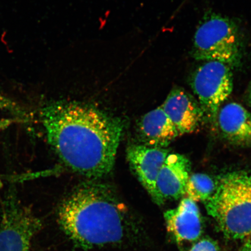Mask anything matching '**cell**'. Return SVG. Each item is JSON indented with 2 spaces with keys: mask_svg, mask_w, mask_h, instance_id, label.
Listing matches in <instances>:
<instances>
[{
  "mask_svg": "<svg viewBox=\"0 0 251 251\" xmlns=\"http://www.w3.org/2000/svg\"><path fill=\"white\" fill-rule=\"evenodd\" d=\"M40 117L48 143L72 170L93 178L112 171L124 131L120 119L74 102L52 103Z\"/></svg>",
  "mask_w": 251,
  "mask_h": 251,
  "instance_id": "cell-1",
  "label": "cell"
},
{
  "mask_svg": "<svg viewBox=\"0 0 251 251\" xmlns=\"http://www.w3.org/2000/svg\"><path fill=\"white\" fill-rule=\"evenodd\" d=\"M58 221L70 240L83 249L134 241L139 230L114 191L98 183L72 191L59 207Z\"/></svg>",
  "mask_w": 251,
  "mask_h": 251,
  "instance_id": "cell-2",
  "label": "cell"
},
{
  "mask_svg": "<svg viewBox=\"0 0 251 251\" xmlns=\"http://www.w3.org/2000/svg\"><path fill=\"white\" fill-rule=\"evenodd\" d=\"M206 208L227 238H250L251 172H230L220 177L214 194L206 202Z\"/></svg>",
  "mask_w": 251,
  "mask_h": 251,
  "instance_id": "cell-3",
  "label": "cell"
},
{
  "mask_svg": "<svg viewBox=\"0 0 251 251\" xmlns=\"http://www.w3.org/2000/svg\"><path fill=\"white\" fill-rule=\"evenodd\" d=\"M191 54L197 60L221 62L231 69L240 67L244 45L239 27L227 17L206 14L197 27Z\"/></svg>",
  "mask_w": 251,
  "mask_h": 251,
  "instance_id": "cell-4",
  "label": "cell"
},
{
  "mask_svg": "<svg viewBox=\"0 0 251 251\" xmlns=\"http://www.w3.org/2000/svg\"><path fill=\"white\" fill-rule=\"evenodd\" d=\"M42 222L19 199L14 186L5 191L0 208V251H31Z\"/></svg>",
  "mask_w": 251,
  "mask_h": 251,
  "instance_id": "cell-5",
  "label": "cell"
},
{
  "mask_svg": "<svg viewBox=\"0 0 251 251\" xmlns=\"http://www.w3.org/2000/svg\"><path fill=\"white\" fill-rule=\"evenodd\" d=\"M232 69L218 61H205L191 75L190 85L205 117L216 121L220 108L233 91Z\"/></svg>",
  "mask_w": 251,
  "mask_h": 251,
  "instance_id": "cell-6",
  "label": "cell"
},
{
  "mask_svg": "<svg viewBox=\"0 0 251 251\" xmlns=\"http://www.w3.org/2000/svg\"><path fill=\"white\" fill-rule=\"evenodd\" d=\"M168 150L144 144L128 147L127 157L138 179L158 205L164 204L156 189V181Z\"/></svg>",
  "mask_w": 251,
  "mask_h": 251,
  "instance_id": "cell-7",
  "label": "cell"
},
{
  "mask_svg": "<svg viewBox=\"0 0 251 251\" xmlns=\"http://www.w3.org/2000/svg\"><path fill=\"white\" fill-rule=\"evenodd\" d=\"M161 106L179 136L194 132L205 118L198 100L180 87L174 88Z\"/></svg>",
  "mask_w": 251,
  "mask_h": 251,
  "instance_id": "cell-8",
  "label": "cell"
},
{
  "mask_svg": "<svg viewBox=\"0 0 251 251\" xmlns=\"http://www.w3.org/2000/svg\"><path fill=\"white\" fill-rule=\"evenodd\" d=\"M166 227L178 243L194 242L202 232L201 215L196 202L184 198L175 208L165 213Z\"/></svg>",
  "mask_w": 251,
  "mask_h": 251,
  "instance_id": "cell-9",
  "label": "cell"
},
{
  "mask_svg": "<svg viewBox=\"0 0 251 251\" xmlns=\"http://www.w3.org/2000/svg\"><path fill=\"white\" fill-rule=\"evenodd\" d=\"M190 171L191 163L186 156L180 153H169L156 181V189L163 203L185 196Z\"/></svg>",
  "mask_w": 251,
  "mask_h": 251,
  "instance_id": "cell-10",
  "label": "cell"
},
{
  "mask_svg": "<svg viewBox=\"0 0 251 251\" xmlns=\"http://www.w3.org/2000/svg\"><path fill=\"white\" fill-rule=\"evenodd\" d=\"M225 139L234 145L251 148V114L239 103H227L220 108L216 117Z\"/></svg>",
  "mask_w": 251,
  "mask_h": 251,
  "instance_id": "cell-11",
  "label": "cell"
},
{
  "mask_svg": "<svg viewBox=\"0 0 251 251\" xmlns=\"http://www.w3.org/2000/svg\"><path fill=\"white\" fill-rule=\"evenodd\" d=\"M139 130L144 145L165 149L179 136L162 106L141 118Z\"/></svg>",
  "mask_w": 251,
  "mask_h": 251,
  "instance_id": "cell-12",
  "label": "cell"
},
{
  "mask_svg": "<svg viewBox=\"0 0 251 251\" xmlns=\"http://www.w3.org/2000/svg\"><path fill=\"white\" fill-rule=\"evenodd\" d=\"M216 183L208 175L195 174L190 175L185 196L194 202L207 201L214 194Z\"/></svg>",
  "mask_w": 251,
  "mask_h": 251,
  "instance_id": "cell-13",
  "label": "cell"
},
{
  "mask_svg": "<svg viewBox=\"0 0 251 251\" xmlns=\"http://www.w3.org/2000/svg\"><path fill=\"white\" fill-rule=\"evenodd\" d=\"M0 108L9 112L18 121L29 122V117L25 110L11 99L0 94Z\"/></svg>",
  "mask_w": 251,
  "mask_h": 251,
  "instance_id": "cell-14",
  "label": "cell"
},
{
  "mask_svg": "<svg viewBox=\"0 0 251 251\" xmlns=\"http://www.w3.org/2000/svg\"><path fill=\"white\" fill-rule=\"evenodd\" d=\"M189 251H220L217 243L211 238H205L198 240L191 247Z\"/></svg>",
  "mask_w": 251,
  "mask_h": 251,
  "instance_id": "cell-15",
  "label": "cell"
},
{
  "mask_svg": "<svg viewBox=\"0 0 251 251\" xmlns=\"http://www.w3.org/2000/svg\"><path fill=\"white\" fill-rule=\"evenodd\" d=\"M11 121L10 120H5L2 121H0V130H2L3 128H4L5 127L8 126L9 125H10Z\"/></svg>",
  "mask_w": 251,
  "mask_h": 251,
  "instance_id": "cell-16",
  "label": "cell"
},
{
  "mask_svg": "<svg viewBox=\"0 0 251 251\" xmlns=\"http://www.w3.org/2000/svg\"><path fill=\"white\" fill-rule=\"evenodd\" d=\"M247 97L248 102H249L250 104L251 105V81L249 86V88H248Z\"/></svg>",
  "mask_w": 251,
  "mask_h": 251,
  "instance_id": "cell-17",
  "label": "cell"
},
{
  "mask_svg": "<svg viewBox=\"0 0 251 251\" xmlns=\"http://www.w3.org/2000/svg\"><path fill=\"white\" fill-rule=\"evenodd\" d=\"M251 239V237H250ZM249 249L250 251H251V243L250 244V247H249Z\"/></svg>",
  "mask_w": 251,
  "mask_h": 251,
  "instance_id": "cell-18",
  "label": "cell"
}]
</instances>
